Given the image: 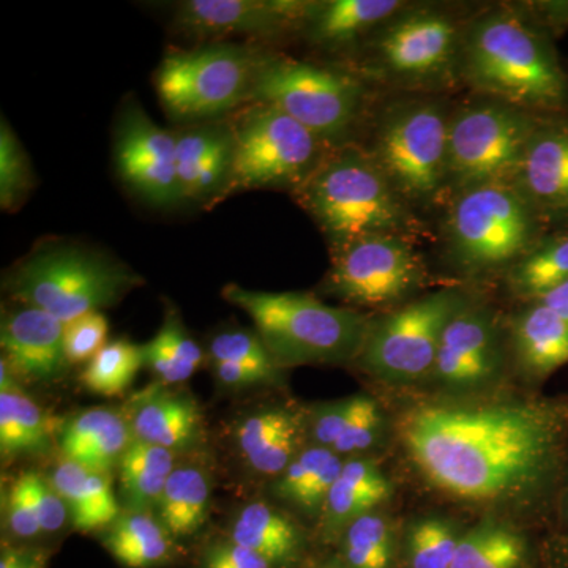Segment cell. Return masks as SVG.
<instances>
[{"label":"cell","mask_w":568,"mask_h":568,"mask_svg":"<svg viewBox=\"0 0 568 568\" xmlns=\"http://www.w3.org/2000/svg\"><path fill=\"white\" fill-rule=\"evenodd\" d=\"M396 432L433 487L470 503H504L555 473L568 409L536 399L422 403L402 414Z\"/></svg>","instance_id":"6da1fadb"},{"label":"cell","mask_w":568,"mask_h":568,"mask_svg":"<svg viewBox=\"0 0 568 568\" xmlns=\"http://www.w3.org/2000/svg\"><path fill=\"white\" fill-rule=\"evenodd\" d=\"M555 40L529 3L477 7L459 54L462 91L538 115L568 112V70Z\"/></svg>","instance_id":"7a4b0ae2"},{"label":"cell","mask_w":568,"mask_h":568,"mask_svg":"<svg viewBox=\"0 0 568 568\" xmlns=\"http://www.w3.org/2000/svg\"><path fill=\"white\" fill-rule=\"evenodd\" d=\"M477 7L407 2L345 63L383 93L450 95L462 91L459 54Z\"/></svg>","instance_id":"3957f363"},{"label":"cell","mask_w":568,"mask_h":568,"mask_svg":"<svg viewBox=\"0 0 568 568\" xmlns=\"http://www.w3.org/2000/svg\"><path fill=\"white\" fill-rule=\"evenodd\" d=\"M452 103L447 95L383 93L357 141L425 222L426 216L437 219L450 201L447 141Z\"/></svg>","instance_id":"277c9868"},{"label":"cell","mask_w":568,"mask_h":568,"mask_svg":"<svg viewBox=\"0 0 568 568\" xmlns=\"http://www.w3.org/2000/svg\"><path fill=\"white\" fill-rule=\"evenodd\" d=\"M293 196L315 220L331 250L366 235L418 239L428 233L425 220L358 142L331 149Z\"/></svg>","instance_id":"5b68a950"},{"label":"cell","mask_w":568,"mask_h":568,"mask_svg":"<svg viewBox=\"0 0 568 568\" xmlns=\"http://www.w3.org/2000/svg\"><path fill=\"white\" fill-rule=\"evenodd\" d=\"M437 222L444 260L469 280L504 278L552 231L514 183L457 194Z\"/></svg>","instance_id":"8992f818"},{"label":"cell","mask_w":568,"mask_h":568,"mask_svg":"<svg viewBox=\"0 0 568 568\" xmlns=\"http://www.w3.org/2000/svg\"><path fill=\"white\" fill-rule=\"evenodd\" d=\"M381 95L346 67L261 51L248 103L278 108L336 149L358 141Z\"/></svg>","instance_id":"52a82bcc"},{"label":"cell","mask_w":568,"mask_h":568,"mask_svg":"<svg viewBox=\"0 0 568 568\" xmlns=\"http://www.w3.org/2000/svg\"><path fill=\"white\" fill-rule=\"evenodd\" d=\"M222 294L252 317L254 331L282 369L357 361L373 317L324 304L308 293H265L231 283Z\"/></svg>","instance_id":"ba28073f"},{"label":"cell","mask_w":568,"mask_h":568,"mask_svg":"<svg viewBox=\"0 0 568 568\" xmlns=\"http://www.w3.org/2000/svg\"><path fill=\"white\" fill-rule=\"evenodd\" d=\"M144 280L129 265L80 245H44L18 263L7 290L21 305L50 313L63 325L122 301Z\"/></svg>","instance_id":"9c48e42d"},{"label":"cell","mask_w":568,"mask_h":568,"mask_svg":"<svg viewBox=\"0 0 568 568\" xmlns=\"http://www.w3.org/2000/svg\"><path fill=\"white\" fill-rule=\"evenodd\" d=\"M467 95L452 103L448 119L450 200L477 186L514 183L541 118L488 97Z\"/></svg>","instance_id":"30bf717a"},{"label":"cell","mask_w":568,"mask_h":568,"mask_svg":"<svg viewBox=\"0 0 568 568\" xmlns=\"http://www.w3.org/2000/svg\"><path fill=\"white\" fill-rule=\"evenodd\" d=\"M260 55L226 41L168 52L155 77L163 110L175 122L196 125L248 103Z\"/></svg>","instance_id":"8fae6325"},{"label":"cell","mask_w":568,"mask_h":568,"mask_svg":"<svg viewBox=\"0 0 568 568\" xmlns=\"http://www.w3.org/2000/svg\"><path fill=\"white\" fill-rule=\"evenodd\" d=\"M234 136L230 194L301 189L331 148L278 108L248 103L230 122Z\"/></svg>","instance_id":"7c38bea8"},{"label":"cell","mask_w":568,"mask_h":568,"mask_svg":"<svg viewBox=\"0 0 568 568\" xmlns=\"http://www.w3.org/2000/svg\"><path fill=\"white\" fill-rule=\"evenodd\" d=\"M473 302L463 287H443L372 317L355 362L388 383H413L432 375L447 325Z\"/></svg>","instance_id":"4fadbf2b"},{"label":"cell","mask_w":568,"mask_h":568,"mask_svg":"<svg viewBox=\"0 0 568 568\" xmlns=\"http://www.w3.org/2000/svg\"><path fill=\"white\" fill-rule=\"evenodd\" d=\"M332 263L321 293L349 308L390 312L418 297L428 267L417 239L377 234L331 250Z\"/></svg>","instance_id":"5bb4252c"},{"label":"cell","mask_w":568,"mask_h":568,"mask_svg":"<svg viewBox=\"0 0 568 568\" xmlns=\"http://www.w3.org/2000/svg\"><path fill=\"white\" fill-rule=\"evenodd\" d=\"M114 159L123 183L155 207L181 204L175 132L156 125L136 100L122 106L115 123Z\"/></svg>","instance_id":"9a60e30c"},{"label":"cell","mask_w":568,"mask_h":568,"mask_svg":"<svg viewBox=\"0 0 568 568\" xmlns=\"http://www.w3.org/2000/svg\"><path fill=\"white\" fill-rule=\"evenodd\" d=\"M306 7L308 0H185L175 7L174 26L201 40H278L301 32Z\"/></svg>","instance_id":"2e32d148"},{"label":"cell","mask_w":568,"mask_h":568,"mask_svg":"<svg viewBox=\"0 0 568 568\" xmlns=\"http://www.w3.org/2000/svg\"><path fill=\"white\" fill-rule=\"evenodd\" d=\"M503 364L499 320L493 308L474 301L447 325L432 375L454 390H473L493 383Z\"/></svg>","instance_id":"e0dca14e"},{"label":"cell","mask_w":568,"mask_h":568,"mask_svg":"<svg viewBox=\"0 0 568 568\" xmlns=\"http://www.w3.org/2000/svg\"><path fill=\"white\" fill-rule=\"evenodd\" d=\"M519 192L552 231L568 227V112L541 115L517 179Z\"/></svg>","instance_id":"ac0fdd59"},{"label":"cell","mask_w":568,"mask_h":568,"mask_svg":"<svg viewBox=\"0 0 568 568\" xmlns=\"http://www.w3.org/2000/svg\"><path fill=\"white\" fill-rule=\"evenodd\" d=\"M234 136L230 122H204L175 132L182 203L211 205L230 196Z\"/></svg>","instance_id":"d6986e66"},{"label":"cell","mask_w":568,"mask_h":568,"mask_svg":"<svg viewBox=\"0 0 568 568\" xmlns=\"http://www.w3.org/2000/svg\"><path fill=\"white\" fill-rule=\"evenodd\" d=\"M65 325L50 313L21 305L3 316L0 346L10 368L22 383L52 384L65 375Z\"/></svg>","instance_id":"ffe728a7"},{"label":"cell","mask_w":568,"mask_h":568,"mask_svg":"<svg viewBox=\"0 0 568 568\" xmlns=\"http://www.w3.org/2000/svg\"><path fill=\"white\" fill-rule=\"evenodd\" d=\"M234 425L235 450L254 476L274 480L304 450L306 418L297 407L260 406Z\"/></svg>","instance_id":"44dd1931"},{"label":"cell","mask_w":568,"mask_h":568,"mask_svg":"<svg viewBox=\"0 0 568 568\" xmlns=\"http://www.w3.org/2000/svg\"><path fill=\"white\" fill-rule=\"evenodd\" d=\"M409 0H308L301 36L310 47L343 55L345 65Z\"/></svg>","instance_id":"7402d4cb"},{"label":"cell","mask_w":568,"mask_h":568,"mask_svg":"<svg viewBox=\"0 0 568 568\" xmlns=\"http://www.w3.org/2000/svg\"><path fill=\"white\" fill-rule=\"evenodd\" d=\"M156 383L133 396L126 407L134 439L174 454L196 450L203 440V414L192 395Z\"/></svg>","instance_id":"603a6c76"},{"label":"cell","mask_w":568,"mask_h":568,"mask_svg":"<svg viewBox=\"0 0 568 568\" xmlns=\"http://www.w3.org/2000/svg\"><path fill=\"white\" fill-rule=\"evenodd\" d=\"M133 440L125 413L111 407H92L62 425L58 444L63 458L95 473L111 474Z\"/></svg>","instance_id":"cb8c5ba5"},{"label":"cell","mask_w":568,"mask_h":568,"mask_svg":"<svg viewBox=\"0 0 568 568\" xmlns=\"http://www.w3.org/2000/svg\"><path fill=\"white\" fill-rule=\"evenodd\" d=\"M226 536L263 556L274 568L293 566L304 551V532L297 523L264 500L239 508Z\"/></svg>","instance_id":"d4e9b609"},{"label":"cell","mask_w":568,"mask_h":568,"mask_svg":"<svg viewBox=\"0 0 568 568\" xmlns=\"http://www.w3.org/2000/svg\"><path fill=\"white\" fill-rule=\"evenodd\" d=\"M390 495V481L375 463L362 457L345 459L320 519L324 536L342 537L351 523L373 514Z\"/></svg>","instance_id":"484cf974"},{"label":"cell","mask_w":568,"mask_h":568,"mask_svg":"<svg viewBox=\"0 0 568 568\" xmlns=\"http://www.w3.org/2000/svg\"><path fill=\"white\" fill-rule=\"evenodd\" d=\"M510 338L529 376L545 377L568 364V323L544 302H529L511 320Z\"/></svg>","instance_id":"4316f807"},{"label":"cell","mask_w":568,"mask_h":568,"mask_svg":"<svg viewBox=\"0 0 568 568\" xmlns=\"http://www.w3.org/2000/svg\"><path fill=\"white\" fill-rule=\"evenodd\" d=\"M345 458L331 448L305 447L271 484L272 496L308 519H321Z\"/></svg>","instance_id":"83f0119b"},{"label":"cell","mask_w":568,"mask_h":568,"mask_svg":"<svg viewBox=\"0 0 568 568\" xmlns=\"http://www.w3.org/2000/svg\"><path fill=\"white\" fill-rule=\"evenodd\" d=\"M50 480L69 508L71 525L80 532L110 528L122 510L110 474L95 473L63 458Z\"/></svg>","instance_id":"f1b7e54d"},{"label":"cell","mask_w":568,"mask_h":568,"mask_svg":"<svg viewBox=\"0 0 568 568\" xmlns=\"http://www.w3.org/2000/svg\"><path fill=\"white\" fill-rule=\"evenodd\" d=\"M213 477L196 458L178 462L156 504V518L175 540H185L204 528L211 511Z\"/></svg>","instance_id":"f546056e"},{"label":"cell","mask_w":568,"mask_h":568,"mask_svg":"<svg viewBox=\"0 0 568 568\" xmlns=\"http://www.w3.org/2000/svg\"><path fill=\"white\" fill-rule=\"evenodd\" d=\"M103 547L126 568H160L173 564L178 540L151 511H123L104 529Z\"/></svg>","instance_id":"4dcf8cb0"},{"label":"cell","mask_w":568,"mask_h":568,"mask_svg":"<svg viewBox=\"0 0 568 568\" xmlns=\"http://www.w3.org/2000/svg\"><path fill=\"white\" fill-rule=\"evenodd\" d=\"M28 394L0 392V454L3 462L43 457L59 443L62 425Z\"/></svg>","instance_id":"1f68e13d"},{"label":"cell","mask_w":568,"mask_h":568,"mask_svg":"<svg viewBox=\"0 0 568 568\" xmlns=\"http://www.w3.org/2000/svg\"><path fill=\"white\" fill-rule=\"evenodd\" d=\"M178 462L174 452L134 439L118 467L126 510L155 511Z\"/></svg>","instance_id":"d6a6232c"},{"label":"cell","mask_w":568,"mask_h":568,"mask_svg":"<svg viewBox=\"0 0 568 568\" xmlns=\"http://www.w3.org/2000/svg\"><path fill=\"white\" fill-rule=\"evenodd\" d=\"M504 280L508 291L526 304L540 301L568 282V227L545 235Z\"/></svg>","instance_id":"836d02e7"},{"label":"cell","mask_w":568,"mask_h":568,"mask_svg":"<svg viewBox=\"0 0 568 568\" xmlns=\"http://www.w3.org/2000/svg\"><path fill=\"white\" fill-rule=\"evenodd\" d=\"M141 351L144 366L166 386L185 383L204 362L203 349L171 306L160 331L151 342L141 346Z\"/></svg>","instance_id":"e575fe53"},{"label":"cell","mask_w":568,"mask_h":568,"mask_svg":"<svg viewBox=\"0 0 568 568\" xmlns=\"http://www.w3.org/2000/svg\"><path fill=\"white\" fill-rule=\"evenodd\" d=\"M523 558V538L487 519L462 537L450 568H518Z\"/></svg>","instance_id":"d590c367"},{"label":"cell","mask_w":568,"mask_h":568,"mask_svg":"<svg viewBox=\"0 0 568 568\" xmlns=\"http://www.w3.org/2000/svg\"><path fill=\"white\" fill-rule=\"evenodd\" d=\"M142 366L141 346L129 339H115L89 362L82 372L81 383L92 394L119 396L132 386Z\"/></svg>","instance_id":"8d00e7d4"},{"label":"cell","mask_w":568,"mask_h":568,"mask_svg":"<svg viewBox=\"0 0 568 568\" xmlns=\"http://www.w3.org/2000/svg\"><path fill=\"white\" fill-rule=\"evenodd\" d=\"M343 556L349 568H388L392 560L390 526L373 514L355 519L342 534Z\"/></svg>","instance_id":"74e56055"},{"label":"cell","mask_w":568,"mask_h":568,"mask_svg":"<svg viewBox=\"0 0 568 568\" xmlns=\"http://www.w3.org/2000/svg\"><path fill=\"white\" fill-rule=\"evenodd\" d=\"M209 358L211 364H233L254 369L272 377L276 383L282 379L283 369L265 349L263 339L256 331L233 328L213 336L209 345Z\"/></svg>","instance_id":"f35d334b"},{"label":"cell","mask_w":568,"mask_h":568,"mask_svg":"<svg viewBox=\"0 0 568 568\" xmlns=\"http://www.w3.org/2000/svg\"><path fill=\"white\" fill-rule=\"evenodd\" d=\"M32 168L28 153L10 123L0 122V207L17 211L32 190Z\"/></svg>","instance_id":"ab89813d"},{"label":"cell","mask_w":568,"mask_h":568,"mask_svg":"<svg viewBox=\"0 0 568 568\" xmlns=\"http://www.w3.org/2000/svg\"><path fill=\"white\" fill-rule=\"evenodd\" d=\"M462 538L443 519H422L407 537L413 568H450Z\"/></svg>","instance_id":"60d3db41"},{"label":"cell","mask_w":568,"mask_h":568,"mask_svg":"<svg viewBox=\"0 0 568 568\" xmlns=\"http://www.w3.org/2000/svg\"><path fill=\"white\" fill-rule=\"evenodd\" d=\"M384 417L375 399L365 395L354 396L353 413L342 436L332 447L339 457H358L362 452L376 446L383 435Z\"/></svg>","instance_id":"b9f144b4"},{"label":"cell","mask_w":568,"mask_h":568,"mask_svg":"<svg viewBox=\"0 0 568 568\" xmlns=\"http://www.w3.org/2000/svg\"><path fill=\"white\" fill-rule=\"evenodd\" d=\"M14 480L20 485L26 503L39 521L43 536L61 532L70 519V514L61 495L52 487L50 477L41 476L36 470H26Z\"/></svg>","instance_id":"7bdbcfd3"},{"label":"cell","mask_w":568,"mask_h":568,"mask_svg":"<svg viewBox=\"0 0 568 568\" xmlns=\"http://www.w3.org/2000/svg\"><path fill=\"white\" fill-rule=\"evenodd\" d=\"M110 324L103 313L78 317L63 328V349L70 365L89 364L108 345Z\"/></svg>","instance_id":"ee69618b"},{"label":"cell","mask_w":568,"mask_h":568,"mask_svg":"<svg viewBox=\"0 0 568 568\" xmlns=\"http://www.w3.org/2000/svg\"><path fill=\"white\" fill-rule=\"evenodd\" d=\"M197 568H274L252 549L224 536L205 545L197 559Z\"/></svg>","instance_id":"f6af8a7d"},{"label":"cell","mask_w":568,"mask_h":568,"mask_svg":"<svg viewBox=\"0 0 568 568\" xmlns=\"http://www.w3.org/2000/svg\"><path fill=\"white\" fill-rule=\"evenodd\" d=\"M3 518L10 536L18 540L31 541L43 537V530L26 503L17 480H13L3 495Z\"/></svg>","instance_id":"bcb514c9"},{"label":"cell","mask_w":568,"mask_h":568,"mask_svg":"<svg viewBox=\"0 0 568 568\" xmlns=\"http://www.w3.org/2000/svg\"><path fill=\"white\" fill-rule=\"evenodd\" d=\"M213 375L219 381L220 386L231 388V390H244L254 386H274L275 379L254 372V369L244 368V366L233 364H212Z\"/></svg>","instance_id":"7dc6e473"},{"label":"cell","mask_w":568,"mask_h":568,"mask_svg":"<svg viewBox=\"0 0 568 568\" xmlns=\"http://www.w3.org/2000/svg\"><path fill=\"white\" fill-rule=\"evenodd\" d=\"M48 552L28 545H7L0 556V568H47Z\"/></svg>","instance_id":"c3c4849f"},{"label":"cell","mask_w":568,"mask_h":568,"mask_svg":"<svg viewBox=\"0 0 568 568\" xmlns=\"http://www.w3.org/2000/svg\"><path fill=\"white\" fill-rule=\"evenodd\" d=\"M540 302H544L549 308L555 310V312L568 323V282L560 284L555 291L541 297Z\"/></svg>","instance_id":"681fc988"},{"label":"cell","mask_w":568,"mask_h":568,"mask_svg":"<svg viewBox=\"0 0 568 568\" xmlns=\"http://www.w3.org/2000/svg\"><path fill=\"white\" fill-rule=\"evenodd\" d=\"M0 392H17V394H26L22 388L21 379L17 373L10 368L6 358L0 361Z\"/></svg>","instance_id":"f907efd6"},{"label":"cell","mask_w":568,"mask_h":568,"mask_svg":"<svg viewBox=\"0 0 568 568\" xmlns=\"http://www.w3.org/2000/svg\"><path fill=\"white\" fill-rule=\"evenodd\" d=\"M327 568H349V567H335V566H331V567H327Z\"/></svg>","instance_id":"816d5d0a"}]
</instances>
